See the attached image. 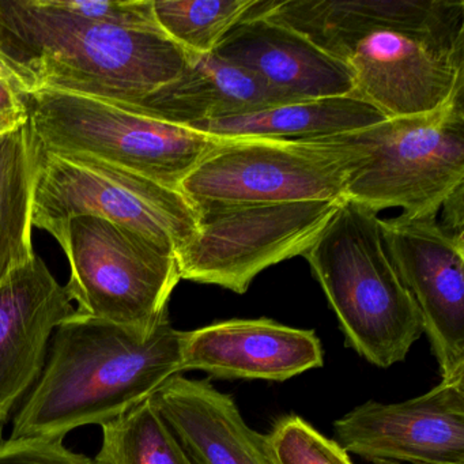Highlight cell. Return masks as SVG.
<instances>
[{
  "label": "cell",
  "mask_w": 464,
  "mask_h": 464,
  "mask_svg": "<svg viewBox=\"0 0 464 464\" xmlns=\"http://www.w3.org/2000/svg\"><path fill=\"white\" fill-rule=\"evenodd\" d=\"M191 56L157 23L89 20L66 0H0V70L23 96L61 92L135 104L178 78Z\"/></svg>",
  "instance_id": "cell-1"
},
{
  "label": "cell",
  "mask_w": 464,
  "mask_h": 464,
  "mask_svg": "<svg viewBox=\"0 0 464 464\" xmlns=\"http://www.w3.org/2000/svg\"><path fill=\"white\" fill-rule=\"evenodd\" d=\"M42 376L15 414L13 439L63 440L104 425L183 373L184 331L169 320L151 334L82 316L55 330Z\"/></svg>",
  "instance_id": "cell-2"
},
{
  "label": "cell",
  "mask_w": 464,
  "mask_h": 464,
  "mask_svg": "<svg viewBox=\"0 0 464 464\" xmlns=\"http://www.w3.org/2000/svg\"><path fill=\"white\" fill-rule=\"evenodd\" d=\"M377 214L342 199L304 257L338 317L347 346L368 362L390 368L406 358L423 325L385 249Z\"/></svg>",
  "instance_id": "cell-3"
},
{
  "label": "cell",
  "mask_w": 464,
  "mask_h": 464,
  "mask_svg": "<svg viewBox=\"0 0 464 464\" xmlns=\"http://www.w3.org/2000/svg\"><path fill=\"white\" fill-rule=\"evenodd\" d=\"M37 149L85 156L179 189L218 138L124 110L93 97L61 92L24 94ZM180 191V189H179Z\"/></svg>",
  "instance_id": "cell-4"
},
{
  "label": "cell",
  "mask_w": 464,
  "mask_h": 464,
  "mask_svg": "<svg viewBox=\"0 0 464 464\" xmlns=\"http://www.w3.org/2000/svg\"><path fill=\"white\" fill-rule=\"evenodd\" d=\"M366 156L353 170L343 199L372 210L436 217L464 186V93L426 115L387 119L352 132Z\"/></svg>",
  "instance_id": "cell-5"
},
{
  "label": "cell",
  "mask_w": 464,
  "mask_h": 464,
  "mask_svg": "<svg viewBox=\"0 0 464 464\" xmlns=\"http://www.w3.org/2000/svg\"><path fill=\"white\" fill-rule=\"evenodd\" d=\"M61 246L78 314L145 334L169 320L168 304L181 279L173 249L93 216L72 219Z\"/></svg>",
  "instance_id": "cell-6"
},
{
  "label": "cell",
  "mask_w": 464,
  "mask_h": 464,
  "mask_svg": "<svg viewBox=\"0 0 464 464\" xmlns=\"http://www.w3.org/2000/svg\"><path fill=\"white\" fill-rule=\"evenodd\" d=\"M365 156L352 132L311 140H219L179 189L191 202L342 200Z\"/></svg>",
  "instance_id": "cell-7"
},
{
  "label": "cell",
  "mask_w": 464,
  "mask_h": 464,
  "mask_svg": "<svg viewBox=\"0 0 464 464\" xmlns=\"http://www.w3.org/2000/svg\"><path fill=\"white\" fill-rule=\"evenodd\" d=\"M85 216L131 227L175 254L198 227L197 210L179 189L92 157L58 156L36 146L34 227L61 244L69 222Z\"/></svg>",
  "instance_id": "cell-8"
},
{
  "label": "cell",
  "mask_w": 464,
  "mask_h": 464,
  "mask_svg": "<svg viewBox=\"0 0 464 464\" xmlns=\"http://www.w3.org/2000/svg\"><path fill=\"white\" fill-rule=\"evenodd\" d=\"M339 203L192 202L197 233L176 252L181 279L243 295L266 268L304 256Z\"/></svg>",
  "instance_id": "cell-9"
},
{
  "label": "cell",
  "mask_w": 464,
  "mask_h": 464,
  "mask_svg": "<svg viewBox=\"0 0 464 464\" xmlns=\"http://www.w3.org/2000/svg\"><path fill=\"white\" fill-rule=\"evenodd\" d=\"M385 249L417 304L441 379L464 373V235L436 217L380 218Z\"/></svg>",
  "instance_id": "cell-10"
},
{
  "label": "cell",
  "mask_w": 464,
  "mask_h": 464,
  "mask_svg": "<svg viewBox=\"0 0 464 464\" xmlns=\"http://www.w3.org/2000/svg\"><path fill=\"white\" fill-rule=\"evenodd\" d=\"M353 96L387 119L426 115L464 93V42L379 32L346 62Z\"/></svg>",
  "instance_id": "cell-11"
},
{
  "label": "cell",
  "mask_w": 464,
  "mask_h": 464,
  "mask_svg": "<svg viewBox=\"0 0 464 464\" xmlns=\"http://www.w3.org/2000/svg\"><path fill=\"white\" fill-rule=\"evenodd\" d=\"M334 429L347 453L368 460L464 464V373L401 403L366 401Z\"/></svg>",
  "instance_id": "cell-12"
},
{
  "label": "cell",
  "mask_w": 464,
  "mask_h": 464,
  "mask_svg": "<svg viewBox=\"0 0 464 464\" xmlns=\"http://www.w3.org/2000/svg\"><path fill=\"white\" fill-rule=\"evenodd\" d=\"M262 17L303 34L343 63L361 40L379 32L464 42L463 0H271Z\"/></svg>",
  "instance_id": "cell-13"
},
{
  "label": "cell",
  "mask_w": 464,
  "mask_h": 464,
  "mask_svg": "<svg viewBox=\"0 0 464 464\" xmlns=\"http://www.w3.org/2000/svg\"><path fill=\"white\" fill-rule=\"evenodd\" d=\"M74 312L66 286L37 255L0 284V422L31 392L51 336Z\"/></svg>",
  "instance_id": "cell-14"
},
{
  "label": "cell",
  "mask_w": 464,
  "mask_h": 464,
  "mask_svg": "<svg viewBox=\"0 0 464 464\" xmlns=\"http://www.w3.org/2000/svg\"><path fill=\"white\" fill-rule=\"evenodd\" d=\"M322 343L314 331L289 327L271 319H233L184 331L186 371L218 379L284 382L322 368Z\"/></svg>",
  "instance_id": "cell-15"
},
{
  "label": "cell",
  "mask_w": 464,
  "mask_h": 464,
  "mask_svg": "<svg viewBox=\"0 0 464 464\" xmlns=\"http://www.w3.org/2000/svg\"><path fill=\"white\" fill-rule=\"evenodd\" d=\"M213 53L251 72L286 104L349 96L354 89L346 63L268 18L244 21L224 37Z\"/></svg>",
  "instance_id": "cell-16"
},
{
  "label": "cell",
  "mask_w": 464,
  "mask_h": 464,
  "mask_svg": "<svg viewBox=\"0 0 464 464\" xmlns=\"http://www.w3.org/2000/svg\"><path fill=\"white\" fill-rule=\"evenodd\" d=\"M194 464H273L267 437L246 425L237 404L208 380L176 374L153 396Z\"/></svg>",
  "instance_id": "cell-17"
},
{
  "label": "cell",
  "mask_w": 464,
  "mask_h": 464,
  "mask_svg": "<svg viewBox=\"0 0 464 464\" xmlns=\"http://www.w3.org/2000/svg\"><path fill=\"white\" fill-rule=\"evenodd\" d=\"M279 104L286 102L251 72L208 53L192 55L178 78L140 102L115 105L188 129Z\"/></svg>",
  "instance_id": "cell-18"
},
{
  "label": "cell",
  "mask_w": 464,
  "mask_h": 464,
  "mask_svg": "<svg viewBox=\"0 0 464 464\" xmlns=\"http://www.w3.org/2000/svg\"><path fill=\"white\" fill-rule=\"evenodd\" d=\"M384 121L387 118L376 108L349 94L274 105L246 115L203 121L188 129L218 140H311L360 131Z\"/></svg>",
  "instance_id": "cell-19"
},
{
  "label": "cell",
  "mask_w": 464,
  "mask_h": 464,
  "mask_svg": "<svg viewBox=\"0 0 464 464\" xmlns=\"http://www.w3.org/2000/svg\"><path fill=\"white\" fill-rule=\"evenodd\" d=\"M36 145L28 124L0 135V284L36 254L32 244Z\"/></svg>",
  "instance_id": "cell-20"
},
{
  "label": "cell",
  "mask_w": 464,
  "mask_h": 464,
  "mask_svg": "<svg viewBox=\"0 0 464 464\" xmlns=\"http://www.w3.org/2000/svg\"><path fill=\"white\" fill-rule=\"evenodd\" d=\"M271 0H153L161 31L192 55H208L236 26L262 17Z\"/></svg>",
  "instance_id": "cell-21"
},
{
  "label": "cell",
  "mask_w": 464,
  "mask_h": 464,
  "mask_svg": "<svg viewBox=\"0 0 464 464\" xmlns=\"http://www.w3.org/2000/svg\"><path fill=\"white\" fill-rule=\"evenodd\" d=\"M102 428L94 464H194L151 398Z\"/></svg>",
  "instance_id": "cell-22"
},
{
  "label": "cell",
  "mask_w": 464,
  "mask_h": 464,
  "mask_svg": "<svg viewBox=\"0 0 464 464\" xmlns=\"http://www.w3.org/2000/svg\"><path fill=\"white\" fill-rule=\"evenodd\" d=\"M266 437L273 464H353L339 442L297 415L279 420Z\"/></svg>",
  "instance_id": "cell-23"
},
{
  "label": "cell",
  "mask_w": 464,
  "mask_h": 464,
  "mask_svg": "<svg viewBox=\"0 0 464 464\" xmlns=\"http://www.w3.org/2000/svg\"><path fill=\"white\" fill-rule=\"evenodd\" d=\"M0 464H94V461L64 447L63 440L0 437Z\"/></svg>",
  "instance_id": "cell-24"
},
{
  "label": "cell",
  "mask_w": 464,
  "mask_h": 464,
  "mask_svg": "<svg viewBox=\"0 0 464 464\" xmlns=\"http://www.w3.org/2000/svg\"><path fill=\"white\" fill-rule=\"evenodd\" d=\"M28 121L25 99L0 70V135L14 131Z\"/></svg>",
  "instance_id": "cell-25"
},
{
  "label": "cell",
  "mask_w": 464,
  "mask_h": 464,
  "mask_svg": "<svg viewBox=\"0 0 464 464\" xmlns=\"http://www.w3.org/2000/svg\"><path fill=\"white\" fill-rule=\"evenodd\" d=\"M464 186L459 187L447 198L441 208H444L445 221L442 227L455 235H463Z\"/></svg>",
  "instance_id": "cell-26"
},
{
  "label": "cell",
  "mask_w": 464,
  "mask_h": 464,
  "mask_svg": "<svg viewBox=\"0 0 464 464\" xmlns=\"http://www.w3.org/2000/svg\"><path fill=\"white\" fill-rule=\"evenodd\" d=\"M376 464H448V463H401V461L392 460H377L374 461Z\"/></svg>",
  "instance_id": "cell-27"
}]
</instances>
